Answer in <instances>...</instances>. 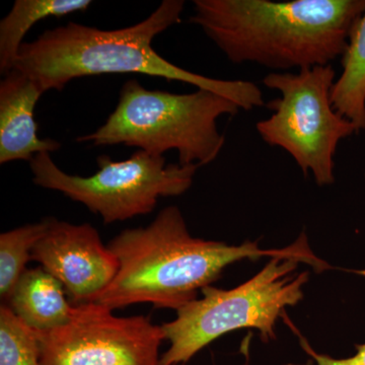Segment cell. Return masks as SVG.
I'll return each mask as SVG.
<instances>
[{
	"mask_svg": "<svg viewBox=\"0 0 365 365\" xmlns=\"http://www.w3.org/2000/svg\"><path fill=\"white\" fill-rule=\"evenodd\" d=\"M36 334L41 365H158L165 340L150 319L121 318L97 302L73 306L66 325Z\"/></svg>",
	"mask_w": 365,
	"mask_h": 365,
	"instance_id": "cell-8",
	"label": "cell"
},
{
	"mask_svg": "<svg viewBox=\"0 0 365 365\" xmlns=\"http://www.w3.org/2000/svg\"><path fill=\"white\" fill-rule=\"evenodd\" d=\"M0 365H41L36 331L7 304L0 307Z\"/></svg>",
	"mask_w": 365,
	"mask_h": 365,
	"instance_id": "cell-15",
	"label": "cell"
},
{
	"mask_svg": "<svg viewBox=\"0 0 365 365\" xmlns=\"http://www.w3.org/2000/svg\"><path fill=\"white\" fill-rule=\"evenodd\" d=\"M342 68L331 101L336 112L349 120L359 133L365 130V13L350 34Z\"/></svg>",
	"mask_w": 365,
	"mask_h": 365,
	"instance_id": "cell-13",
	"label": "cell"
},
{
	"mask_svg": "<svg viewBox=\"0 0 365 365\" xmlns=\"http://www.w3.org/2000/svg\"><path fill=\"white\" fill-rule=\"evenodd\" d=\"M299 259L273 257L260 272L232 289L207 287L202 297L180 307L177 318L163 324L170 348L158 365L185 364L225 334L255 329L262 340L276 337L277 319L304 299L309 272H299Z\"/></svg>",
	"mask_w": 365,
	"mask_h": 365,
	"instance_id": "cell-5",
	"label": "cell"
},
{
	"mask_svg": "<svg viewBox=\"0 0 365 365\" xmlns=\"http://www.w3.org/2000/svg\"><path fill=\"white\" fill-rule=\"evenodd\" d=\"M44 93L26 73L11 69L0 83V163L26 160L42 153H55L61 143L38 136L34 110Z\"/></svg>",
	"mask_w": 365,
	"mask_h": 365,
	"instance_id": "cell-10",
	"label": "cell"
},
{
	"mask_svg": "<svg viewBox=\"0 0 365 365\" xmlns=\"http://www.w3.org/2000/svg\"><path fill=\"white\" fill-rule=\"evenodd\" d=\"M244 365H249V364H248V362H247V364H244Z\"/></svg>",
	"mask_w": 365,
	"mask_h": 365,
	"instance_id": "cell-17",
	"label": "cell"
},
{
	"mask_svg": "<svg viewBox=\"0 0 365 365\" xmlns=\"http://www.w3.org/2000/svg\"><path fill=\"white\" fill-rule=\"evenodd\" d=\"M333 66H314L297 72H271L262 83L278 91L269 101L272 112L256 124L264 143L282 148L304 176L311 173L319 186L335 182L334 157L341 140L359 133L336 112L331 101L335 83Z\"/></svg>",
	"mask_w": 365,
	"mask_h": 365,
	"instance_id": "cell-6",
	"label": "cell"
},
{
	"mask_svg": "<svg viewBox=\"0 0 365 365\" xmlns=\"http://www.w3.org/2000/svg\"><path fill=\"white\" fill-rule=\"evenodd\" d=\"M32 260L63 284L72 306L95 302L119 270L116 257L90 223L72 225L54 217L34 247Z\"/></svg>",
	"mask_w": 365,
	"mask_h": 365,
	"instance_id": "cell-9",
	"label": "cell"
},
{
	"mask_svg": "<svg viewBox=\"0 0 365 365\" xmlns=\"http://www.w3.org/2000/svg\"><path fill=\"white\" fill-rule=\"evenodd\" d=\"M200 26L232 63L273 72L330 66L342 57L365 0H195Z\"/></svg>",
	"mask_w": 365,
	"mask_h": 365,
	"instance_id": "cell-2",
	"label": "cell"
},
{
	"mask_svg": "<svg viewBox=\"0 0 365 365\" xmlns=\"http://www.w3.org/2000/svg\"><path fill=\"white\" fill-rule=\"evenodd\" d=\"M49 217L42 222L14 228L0 235V295L7 302L16 282L32 260V252L47 232Z\"/></svg>",
	"mask_w": 365,
	"mask_h": 365,
	"instance_id": "cell-14",
	"label": "cell"
},
{
	"mask_svg": "<svg viewBox=\"0 0 365 365\" xmlns=\"http://www.w3.org/2000/svg\"><path fill=\"white\" fill-rule=\"evenodd\" d=\"M240 110L232 100L211 91H148L129 79L106 123L76 140L93 146L124 144L153 155L177 150L180 165L202 167L215 160L225 145L218 119L235 116Z\"/></svg>",
	"mask_w": 365,
	"mask_h": 365,
	"instance_id": "cell-4",
	"label": "cell"
},
{
	"mask_svg": "<svg viewBox=\"0 0 365 365\" xmlns=\"http://www.w3.org/2000/svg\"><path fill=\"white\" fill-rule=\"evenodd\" d=\"M90 0H16L13 9L0 21V72L6 76L14 68L24 38L38 21L49 16L86 11Z\"/></svg>",
	"mask_w": 365,
	"mask_h": 365,
	"instance_id": "cell-12",
	"label": "cell"
},
{
	"mask_svg": "<svg viewBox=\"0 0 365 365\" xmlns=\"http://www.w3.org/2000/svg\"><path fill=\"white\" fill-rule=\"evenodd\" d=\"M98 170L90 177L66 174L49 153L30 162L33 182L61 192L103 218L105 225L153 212L160 197L180 196L193 184L200 165L167 163L163 155L138 150L127 160L98 158Z\"/></svg>",
	"mask_w": 365,
	"mask_h": 365,
	"instance_id": "cell-7",
	"label": "cell"
},
{
	"mask_svg": "<svg viewBox=\"0 0 365 365\" xmlns=\"http://www.w3.org/2000/svg\"><path fill=\"white\" fill-rule=\"evenodd\" d=\"M364 179H365V175H364Z\"/></svg>",
	"mask_w": 365,
	"mask_h": 365,
	"instance_id": "cell-18",
	"label": "cell"
},
{
	"mask_svg": "<svg viewBox=\"0 0 365 365\" xmlns=\"http://www.w3.org/2000/svg\"><path fill=\"white\" fill-rule=\"evenodd\" d=\"M302 347L307 354L311 355L317 365H365V344L356 346V353L347 359H336L326 354L314 351L307 342H302Z\"/></svg>",
	"mask_w": 365,
	"mask_h": 365,
	"instance_id": "cell-16",
	"label": "cell"
},
{
	"mask_svg": "<svg viewBox=\"0 0 365 365\" xmlns=\"http://www.w3.org/2000/svg\"><path fill=\"white\" fill-rule=\"evenodd\" d=\"M184 7L182 0H163L145 20L118 30L68 23L45 31L37 40L21 45L14 68L32 78L44 93L62 91L72 79L85 76L140 73L213 91L244 111L266 106L256 83L194 73L170 63L153 49L155 38L180 23Z\"/></svg>",
	"mask_w": 365,
	"mask_h": 365,
	"instance_id": "cell-3",
	"label": "cell"
},
{
	"mask_svg": "<svg viewBox=\"0 0 365 365\" xmlns=\"http://www.w3.org/2000/svg\"><path fill=\"white\" fill-rule=\"evenodd\" d=\"M108 248L119 263L116 277L93 302L117 309L150 302L158 309H178L197 299L227 266L245 259L290 257L325 267L312 252L307 235L284 249L263 250L258 242L230 246L192 237L177 206L163 208L146 227L125 230Z\"/></svg>",
	"mask_w": 365,
	"mask_h": 365,
	"instance_id": "cell-1",
	"label": "cell"
},
{
	"mask_svg": "<svg viewBox=\"0 0 365 365\" xmlns=\"http://www.w3.org/2000/svg\"><path fill=\"white\" fill-rule=\"evenodd\" d=\"M66 288L42 267L26 269L6 304L34 331H48L66 325L73 306Z\"/></svg>",
	"mask_w": 365,
	"mask_h": 365,
	"instance_id": "cell-11",
	"label": "cell"
}]
</instances>
